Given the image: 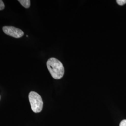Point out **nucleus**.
<instances>
[{"instance_id":"nucleus-4","label":"nucleus","mask_w":126,"mask_h":126,"mask_svg":"<svg viewBox=\"0 0 126 126\" xmlns=\"http://www.w3.org/2000/svg\"><path fill=\"white\" fill-rule=\"evenodd\" d=\"M18 1L25 8L28 9L30 7L31 1L29 0H19Z\"/></svg>"},{"instance_id":"nucleus-7","label":"nucleus","mask_w":126,"mask_h":126,"mask_svg":"<svg viewBox=\"0 0 126 126\" xmlns=\"http://www.w3.org/2000/svg\"><path fill=\"white\" fill-rule=\"evenodd\" d=\"M120 126H126V120L122 121L120 123Z\"/></svg>"},{"instance_id":"nucleus-6","label":"nucleus","mask_w":126,"mask_h":126,"mask_svg":"<svg viewBox=\"0 0 126 126\" xmlns=\"http://www.w3.org/2000/svg\"><path fill=\"white\" fill-rule=\"evenodd\" d=\"M5 8V5L2 0H0V10H2Z\"/></svg>"},{"instance_id":"nucleus-3","label":"nucleus","mask_w":126,"mask_h":126,"mask_svg":"<svg viewBox=\"0 0 126 126\" xmlns=\"http://www.w3.org/2000/svg\"><path fill=\"white\" fill-rule=\"evenodd\" d=\"M2 30L6 35L16 38H20L24 35L23 32L21 29L13 26H5L2 28Z\"/></svg>"},{"instance_id":"nucleus-1","label":"nucleus","mask_w":126,"mask_h":126,"mask_svg":"<svg viewBox=\"0 0 126 126\" xmlns=\"http://www.w3.org/2000/svg\"><path fill=\"white\" fill-rule=\"evenodd\" d=\"M47 67L51 76L56 79H59L64 73V68L62 63L55 58H50L46 63Z\"/></svg>"},{"instance_id":"nucleus-2","label":"nucleus","mask_w":126,"mask_h":126,"mask_svg":"<svg viewBox=\"0 0 126 126\" xmlns=\"http://www.w3.org/2000/svg\"><path fill=\"white\" fill-rule=\"evenodd\" d=\"M29 99L32 110L34 113L41 112L43 107V102L40 95L36 92L32 91L29 93Z\"/></svg>"},{"instance_id":"nucleus-5","label":"nucleus","mask_w":126,"mask_h":126,"mask_svg":"<svg viewBox=\"0 0 126 126\" xmlns=\"http://www.w3.org/2000/svg\"><path fill=\"white\" fill-rule=\"evenodd\" d=\"M117 4L120 6H122L126 3V0H117Z\"/></svg>"}]
</instances>
